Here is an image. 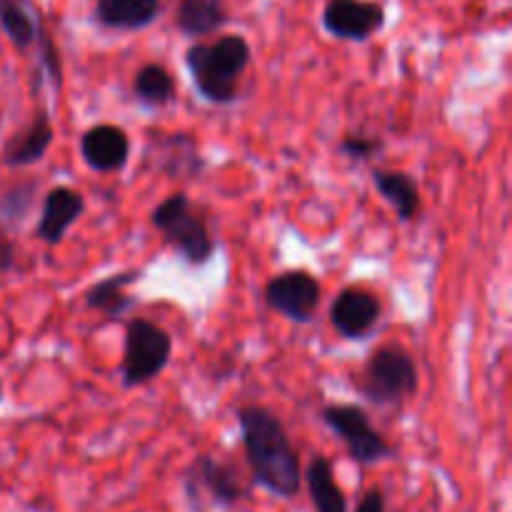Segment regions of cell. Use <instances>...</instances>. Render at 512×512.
Segmentation results:
<instances>
[{
  "mask_svg": "<svg viewBox=\"0 0 512 512\" xmlns=\"http://www.w3.org/2000/svg\"><path fill=\"white\" fill-rule=\"evenodd\" d=\"M0 400H3V383H0Z\"/></svg>",
  "mask_w": 512,
  "mask_h": 512,
  "instance_id": "obj_27",
  "label": "cell"
},
{
  "mask_svg": "<svg viewBox=\"0 0 512 512\" xmlns=\"http://www.w3.org/2000/svg\"><path fill=\"white\" fill-rule=\"evenodd\" d=\"M140 273L138 270H123V273L108 275V278L98 280L93 288L85 293V305L95 313H103L105 318H123L128 310H133L135 298L125 293V288H130L133 283H138Z\"/></svg>",
  "mask_w": 512,
  "mask_h": 512,
  "instance_id": "obj_14",
  "label": "cell"
},
{
  "mask_svg": "<svg viewBox=\"0 0 512 512\" xmlns=\"http://www.w3.org/2000/svg\"><path fill=\"white\" fill-rule=\"evenodd\" d=\"M358 388L373 405H400L418 393V368L403 345H383L365 363Z\"/></svg>",
  "mask_w": 512,
  "mask_h": 512,
  "instance_id": "obj_4",
  "label": "cell"
},
{
  "mask_svg": "<svg viewBox=\"0 0 512 512\" xmlns=\"http://www.w3.org/2000/svg\"><path fill=\"white\" fill-rule=\"evenodd\" d=\"M380 150H383V140L370 138V135H360V133L345 135L343 143H340V153L348 155V158L355 160V163L373 160Z\"/></svg>",
  "mask_w": 512,
  "mask_h": 512,
  "instance_id": "obj_24",
  "label": "cell"
},
{
  "mask_svg": "<svg viewBox=\"0 0 512 512\" xmlns=\"http://www.w3.org/2000/svg\"><path fill=\"white\" fill-rule=\"evenodd\" d=\"M53 143V125L45 110H40L13 140H8L3 148V163L10 168H28V165L43 160Z\"/></svg>",
  "mask_w": 512,
  "mask_h": 512,
  "instance_id": "obj_13",
  "label": "cell"
},
{
  "mask_svg": "<svg viewBox=\"0 0 512 512\" xmlns=\"http://www.w3.org/2000/svg\"><path fill=\"white\" fill-rule=\"evenodd\" d=\"M380 315H383L380 300L363 288L340 290L330 305V325L348 340L365 338L378 325Z\"/></svg>",
  "mask_w": 512,
  "mask_h": 512,
  "instance_id": "obj_10",
  "label": "cell"
},
{
  "mask_svg": "<svg viewBox=\"0 0 512 512\" xmlns=\"http://www.w3.org/2000/svg\"><path fill=\"white\" fill-rule=\"evenodd\" d=\"M320 418L343 440L355 463L375 465L393 458V445L373 428L368 413L360 405H325Z\"/></svg>",
  "mask_w": 512,
  "mask_h": 512,
  "instance_id": "obj_7",
  "label": "cell"
},
{
  "mask_svg": "<svg viewBox=\"0 0 512 512\" xmlns=\"http://www.w3.org/2000/svg\"><path fill=\"white\" fill-rule=\"evenodd\" d=\"M133 95L145 108H163L175 98V78L160 63H148L135 73Z\"/></svg>",
  "mask_w": 512,
  "mask_h": 512,
  "instance_id": "obj_21",
  "label": "cell"
},
{
  "mask_svg": "<svg viewBox=\"0 0 512 512\" xmlns=\"http://www.w3.org/2000/svg\"><path fill=\"white\" fill-rule=\"evenodd\" d=\"M35 190H38L35 180H23V183H15L13 188L5 190L3 198H0V218H3L5 225L18 228L28 218L30 208H33Z\"/></svg>",
  "mask_w": 512,
  "mask_h": 512,
  "instance_id": "obj_22",
  "label": "cell"
},
{
  "mask_svg": "<svg viewBox=\"0 0 512 512\" xmlns=\"http://www.w3.org/2000/svg\"><path fill=\"white\" fill-rule=\"evenodd\" d=\"M0 28L18 50L33 48L43 20L23 0H0Z\"/></svg>",
  "mask_w": 512,
  "mask_h": 512,
  "instance_id": "obj_20",
  "label": "cell"
},
{
  "mask_svg": "<svg viewBox=\"0 0 512 512\" xmlns=\"http://www.w3.org/2000/svg\"><path fill=\"white\" fill-rule=\"evenodd\" d=\"M320 288L318 278L308 270H285L265 285V303L293 323H310L318 313Z\"/></svg>",
  "mask_w": 512,
  "mask_h": 512,
  "instance_id": "obj_8",
  "label": "cell"
},
{
  "mask_svg": "<svg viewBox=\"0 0 512 512\" xmlns=\"http://www.w3.org/2000/svg\"><path fill=\"white\" fill-rule=\"evenodd\" d=\"M15 260H18V248H15V240L10 238L8 230L0 228V275L10 273L15 268Z\"/></svg>",
  "mask_w": 512,
  "mask_h": 512,
  "instance_id": "obj_25",
  "label": "cell"
},
{
  "mask_svg": "<svg viewBox=\"0 0 512 512\" xmlns=\"http://www.w3.org/2000/svg\"><path fill=\"white\" fill-rule=\"evenodd\" d=\"M35 45H38V63H40V68H45V73H48L50 83H53L55 88H60V80H63V63H60L58 48H55V40L50 38L48 30H45V25H43V28H40Z\"/></svg>",
  "mask_w": 512,
  "mask_h": 512,
  "instance_id": "obj_23",
  "label": "cell"
},
{
  "mask_svg": "<svg viewBox=\"0 0 512 512\" xmlns=\"http://www.w3.org/2000/svg\"><path fill=\"white\" fill-rule=\"evenodd\" d=\"M250 58V43L243 35H223L215 43L190 45L185 65L208 103L228 105L238 98V80L248 70Z\"/></svg>",
  "mask_w": 512,
  "mask_h": 512,
  "instance_id": "obj_2",
  "label": "cell"
},
{
  "mask_svg": "<svg viewBox=\"0 0 512 512\" xmlns=\"http://www.w3.org/2000/svg\"><path fill=\"white\" fill-rule=\"evenodd\" d=\"M228 23V8L223 0H180L178 28L190 38L210 35Z\"/></svg>",
  "mask_w": 512,
  "mask_h": 512,
  "instance_id": "obj_19",
  "label": "cell"
},
{
  "mask_svg": "<svg viewBox=\"0 0 512 512\" xmlns=\"http://www.w3.org/2000/svg\"><path fill=\"white\" fill-rule=\"evenodd\" d=\"M150 223L163 233V238L190 265H205L215 253V240L210 235L203 215L193 208L185 193L165 198L150 215Z\"/></svg>",
  "mask_w": 512,
  "mask_h": 512,
  "instance_id": "obj_3",
  "label": "cell"
},
{
  "mask_svg": "<svg viewBox=\"0 0 512 512\" xmlns=\"http://www.w3.org/2000/svg\"><path fill=\"white\" fill-rule=\"evenodd\" d=\"M355 512H385L383 490H378V488L368 490V493L360 498V503H358V508H355Z\"/></svg>",
  "mask_w": 512,
  "mask_h": 512,
  "instance_id": "obj_26",
  "label": "cell"
},
{
  "mask_svg": "<svg viewBox=\"0 0 512 512\" xmlns=\"http://www.w3.org/2000/svg\"><path fill=\"white\" fill-rule=\"evenodd\" d=\"M303 478L315 512H348V498L335 480L333 463L328 458L315 455L305 468Z\"/></svg>",
  "mask_w": 512,
  "mask_h": 512,
  "instance_id": "obj_17",
  "label": "cell"
},
{
  "mask_svg": "<svg viewBox=\"0 0 512 512\" xmlns=\"http://www.w3.org/2000/svg\"><path fill=\"white\" fill-rule=\"evenodd\" d=\"M80 155L95 173H115L130 158V138L118 125H93L80 138Z\"/></svg>",
  "mask_w": 512,
  "mask_h": 512,
  "instance_id": "obj_11",
  "label": "cell"
},
{
  "mask_svg": "<svg viewBox=\"0 0 512 512\" xmlns=\"http://www.w3.org/2000/svg\"><path fill=\"white\" fill-rule=\"evenodd\" d=\"M323 25L333 38L368 40L385 25V8L378 0H328Z\"/></svg>",
  "mask_w": 512,
  "mask_h": 512,
  "instance_id": "obj_9",
  "label": "cell"
},
{
  "mask_svg": "<svg viewBox=\"0 0 512 512\" xmlns=\"http://www.w3.org/2000/svg\"><path fill=\"white\" fill-rule=\"evenodd\" d=\"M160 0H98L95 20L110 30H143L158 18Z\"/></svg>",
  "mask_w": 512,
  "mask_h": 512,
  "instance_id": "obj_15",
  "label": "cell"
},
{
  "mask_svg": "<svg viewBox=\"0 0 512 512\" xmlns=\"http://www.w3.org/2000/svg\"><path fill=\"white\" fill-rule=\"evenodd\" d=\"M185 498L190 512L228 510L248 498V490L240 483L238 473L230 463L205 453L188 465L183 478Z\"/></svg>",
  "mask_w": 512,
  "mask_h": 512,
  "instance_id": "obj_5",
  "label": "cell"
},
{
  "mask_svg": "<svg viewBox=\"0 0 512 512\" xmlns=\"http://www.w3.org/2000/svg\"><path fill=\"white\" fill-rule=\"evenodd\" d=\"M155 153L160 155V170L170 178H193L205 170V158L198 153L193 135L188 133L163 138Z\"/></svg>",
  "mask_w": 512,
  "mask_h": 512,
  "instance_id": "obj_18",
  "label": "cell"
},
{
  "mask_svg": "<svg viewBox=\"0 0 512 512\" xmlns=\"http://www.w3.org/2000/svg\"><path fill=\"white\" fill-rule=\"evenodd\" d=\"M85 213V200L78 190L68 188V185H58V188L50 190L43 200V210H40L38 235L43 243L58 245L65 238V233L70 230V225Z\"/></svg>",
  "mask_w": 512,
  "mask_h": 512,
  "instance_id": "obj_12",
  "label": "cell"
},
{
  "mask_svg": "<svg viewBox=\"0 0 512 512\" xmlns=\"http://www.w3.org/2000/svg\"><path fill=\"white\" fill-rule=\"evenodd\" d=\"M238 423L253 483L275 498H295L303 485V468L278 415L263 405H245L238 410Z\"/></svg>",
  "mask_w": 512,
  "mask_h": 512,
  "instance_id": "obj_1",
  "label": "cell"
},
{
  "mask_svg": "<svg viewBox=\"0 0 512 512\" xmlns=\"http://www.w3.org/2000/svg\"><path fill=\"white\" fill-rule=\"evenodd\" d=\"M170 355H173V338L168 330L145 318L130 320L125 328L123 383L128 388L150 383L168 368Z\"/></svg>",
  "mask_w": 512,
  "mask_h": 512,
  "instance_id": "obj_6",
  "label": "cell"
},
{
  "mask_svg": "<svg viewBox=\"0 0 512 512\" xmlns=\"http://www.w3.org/2000/svg\"><path fill=\"white\" fill-rule=\"evenodd\" d=\"M373 183L378 188V193L393 205V210L398 213V218L403 223H413L418 218L420 205L423 203H420V188L413 175L403 173V170L375 168Z\"/></svg>",
  "mask_w": 512,
  "mask_h": 512,
  "instance_id": "obj_16",
  "label": "cell"
}]
</instances>
